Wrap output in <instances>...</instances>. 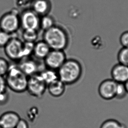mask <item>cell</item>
<instances>
[{
	"mask_svg": "<svg viewBox=\"0 0 128 128\" xmlns=\"http://www.w3.org/2000/svg\"><path fill=\"white\" fill-rule=\"evenodd\" d=\"M43 40L51 50H64L70 43V38L66 30L63 27L56 25L44 31Z\"/></svg>",
	"mask_w": 128,
	"mask_h": 128,
	"instance_id": "1",
	"label": "cell"
},
{
	"mask_svg": "<svg viewBox=\"0 0 128 128\" xmlns=\"http://www.w3.org/2000/svg\"><path fill=\"white\" fill-rule=\"evenodd\" d=\"M82 67L75 59H67L58 70L59 79L66 85H72L80 80L82 74Z\"/></svg>",
	"mask_w": 128,
	"mask_h": 128,
	"instance_id": "2",
	"label": "cell"
},
{
	"mask_svg": "<svg viewBox=\"0 0 128 128\" xmlns=\"http://www.w3.org/2000/svg\"><path fill=\"white\" fill-rule=\"evenodd\" d=\"M7 88L16 93L21 94L26 91L28 77L21 71L18 64H10L4 76Z\"/></svg>",
	"mask_w": 128,
	"mask_h": 128,
	"instance_id": "3",
	"label": "cell"
},
{
	"mask_svg": "<svg viewBox=\"0 0 128 128\" xmlns=\"http://www.w3.org/2000/svg\"><path fill=\"white\" fill-rule=\"evenodd\" d=\"M20 27V14L13 10L3 14L0 18V30L12 35Z\"/></svg>",
	"mask_w": 128,
	"mask_h": 128,
	"instance_id": "4",
	"label": "cell"
},
{
	"mask_svg": "<svg viewBox=\"0 0 128 128\" xmlns=\"http://www.w3.org/2000/svg\"><path fill=\"white\" fill-rule=\"evenodd\" d=\"M4 48L6 55L11 60L20 62L24 59L23 41L19 38L12 37Z\"/></svg>",
	"mask_w": 128,
	"mask_h": 128,
	"instance_id": "5",
	"label": "cell"
},
{
	"mask_svg": "<svg viewBox=\"0 0 128 128\" xmlns=\"http://www.w3.org/2000/svg\"><path fill=\"white\" fill-rule=\"evenodd\" d=\"M47 85L39 73L28 77L26 91L31 96L41 98L47 90Z\"/></svg>",
	"mask_w": 128,
	"mask_h": 128,
	"instance_id": "6",
	"label": "cell"
},
{
	"mask_svg": "<svg viewBox=\"0 0 128 128\" xmlns=\"http://www.w3.org/2000/svg\"><path fill=\"white\" fill-rule=\"evenodd\" d=\"M20 27L25 30L38 31L40 29V17L31 8L25 9L20 14Z\"/></svg>",
	"mask_w": 128,
	"mask_h": 128,
	"instance_id": "7",
	"label": "cell"
},
{
	"mask_svg": "<svg viewBox=\"0 0 128 128\" xmlns=\"http://www.w3.org/2000/svg\"><path fill=\"white\" fill-rule=\"evenodd\" d=\"M67 59L64 50H51L44 61L46 68L58 71Z\"/></svg>",
	"mask_w": 128,
	"mask_h": 128,
	"instance_id": "8",
	"label": "cell"
},
{
	"mask_svg": "<svg viewBox=\"0 0 128 128\" xmlns=\"http://www.w3.org/2000/svg\"><path fill=\"white\" fill-rule=\"evenodd\" d=\"M117 83L112 78L102 81L98 86V92L103 99L110 100L115 98L116 88Z\"/></svg>",
	"mask_w": 128,
	"mask_h": 128,
	"instance_id": "9",
	"label": "cell"
},
{
	"mask_svg": "<svg viewBox=\"0 0 128 128\" xmlns=\"http://www.w3.org/2000/svg\"><path fill=\"white\" fill-rule=\"evenodd\" d=\"M18 65L21 71L28 77L40 72V66L38 62L30 58L20 60Z\"/></svg>",
	"mask_w": 128,
	"mask_h": 128,
	"instance_id": "10",
	"label": "cell"
},
{
	"mask_svg": "<svg viewBox=\"0 0 128 128\" xmlns=\"http://www.w3.org/2000/svg\"><path fill=\"white\" fill-rule=\"evenodd\" d=\"M110 75L117 83L124 84L128 80V66L119 63L116 64L111 70Z\"/></svg>",
	"mask_w": 128,
	"mask_h": 128,
	"instance_id": "11",
	"label": "cell"
},
{
	"mask_svg": "<svg viewBox=\"0 0 128 128\" xmlns=\"http://www.w3.org/2000/svg\"><path fill=\"white\" fill-rule=\"evenodd\" d=\"M20 119L19 114L16 112H4L0 116V128H15Z\"/></svg>",
	"mask_w": 128,
	"mask_h": 128,
	"instance_id": "12",
	"label": "cell"
},
{
	"mask_svg": "<svg viewBox=\"0 0 128 128\" xmlns=\"http://www.w3.org/2000/svg\"><path fill=\"white\" fill-rule=\"evenodd\" d=\"M30 8L41 17L49 14L52 9V3L50 0H32Z\"/></svg>",
	"mask_w": 128,
	"mask_h": 128,
	"instance_id": "13",
	"label": "cell"
},
{
	"mask_svg": "<svg viewBox=\"0 0 128 128\" xmlns=\"http://www.w3.org/2000/svg\"><path fill=\"white\" fill-rule=\"evenodd\" d=\"M50 50V46L44 40H39L34 43L32 55L36 59L44 60Z\"/></svg>",
	"mask_w": 128,
	"mask_h": 128,
	"instance_id": "14",
	"label": "cell"
},
{
	"mask_svg": "<svg viewBox=\"0 0 128 128\" xmlns=\"http://www.w3.org/2000/svg\"><path fill=\"white\" fill-rule=\"evenodd\" d=\"M47 90L51 96L54 98H59L65 92L66 85L59 79L48 85Z\"/></svg>",
	"mask_w": 128,
	"mask_h": 128,
	"instance_id": "15",
	"label": "cell"
},
{
	"mask_svg": "<svg viewBox=\"0 0 128 128\" xmlns=\"http://www.w3.org/2000/svg\"><path fill=\"white\" fill-rule=\"evenodd\" d=\"M39 74L47 86L59 80L58 71L49 68H46L40 71Z\"/></svg>",
	"mask_w": 128,
	"mask_h": 128,
	"instance_id": "16",
	"label": "cell"
},
{
	"mask_svg": "<svg viewBox=\"0 0 128 128\" xmlns=\"http://www.w3.org/2000/svg\"><path fill=\"white\" fill-rule=\"evenodd\" d=\"M55 25L54 18L50 14H46L40 17V29L44 31L48 30Z\"/></svg>",
	"mask_w": 128,
	"mask_h": 128,
	"instance_id": "17",
	"label": "cell"
},
{
	"mask_svg": "<svg viewBox=\"0 0 128 128\" xmlns=\"http://www.w3.org/2000/svg\"><path fill=\"white\" fill-rule=\"evenodd\" d=\"M37 30H23L22 35L23 42L35 43L36 42L38 38V34Z\"/></svg>",
	"mask_w": 128,
	"mask_h": 128,
	"instance_id": "18",
	"label": "cell"
},
{
	"mask_svg": "<svg viewBox=\"0 0 128 128\" xmlns=\"http://www.w3.org/2000/svg\"><path fill=\"white\" fill-rule=\"evenodd\" d=\"M100 128H127L126 126L116 119H107L102 123Z\"/></svg>",
	"mask_w": 128,
	"mask_h": 128,
	"instance_id": "19",
	"label": "cell"
},
{
	"mask_svg": "<svg viewBox=\"0 0 128 128\" xmlns=\"http://www.w3.org/2000/svg\"><path fill=\"white\" fill-rule=\"evenodd\" d=\"M118 63L128 66V48L122 47L118 53Z\"/></svg>",
	"mask_w": 128,
	"mask_h": 128,
	"instance_id": "20",
	"label": "cell"
},
{
	"mask_svg": "<svg viewBox=\"0 0 128 128\" xmlns=\"http://www.w3.org/2000/svg\"><path fill=\"white\" fill-rule=\"evenodd\" d=\"M128 94L124 84L117 83L116 88L115 98L118 100L124 99Z\"/></svg>",
	"mask_w": 128,
	"mask_h": 128,
	"instance_id": "21",
	"label": "cell"
},
{
	"mask_svg": "<svg viewBox=\"0 0 128 128\" xmlns=\"http://www.w3.org/2000/svg\"><path fill=\"white\" fill-rule=\"evenodd\" d=\"M12 37V35L0 30V48H4Z\"/></svg>",
	"mask_w": 128,
	"mask_h": 128,
	"instance_id": "22",
	"label": "cell"
},
{
	"mask_svg": "<svg viewBox=\"0 0 128 128\" xmlns=\"http://www.w3.org/2000/svg\"><path fill=\"white\" fill-rule=\"evenodd\" d=\"M34 43L23 42V54L24 59L30 58L32 54Z\"/></svg>",
	"mask_w": 128,
	"mask_h": 128,
	"instance_id": "23",
	"label": "cell"
},
{
	"mask_svg": "<svg viewBox=\"0 0 128 128\" xmlns=\"http://www.w3.org/2000/svg\"><path fill=\"white\" fill-rule=\"evenodd\" d=\"M10 64L6 59L0 57V76H4L9 69Z\"/></svg>",
	"mask_w": 128,
	"mask_h": 128,
	"instance_id": "24",
	"label": "cell"
},
{
	"mask_svg": "<svg viewBox=\"0 0 128 128\" xmlns=\"http://www.w3.org/2000/svg\"><path fill=\"white\" fill-rule=\"evenodd\" d=\"M38 110L37 108L32 107L27 112V117L30 121L33 122L38 117Z\"/></svg>",
	"mask_w": 128,
	"mask_h": 128,
	"instance_id": "25",
	"label": "cell"
},
{
	"mask_svg": "<svg viewBox=\"0 0 128 128\" xmlns=\"http://www.w3.org/2000/svg\"><path fill=\"white\" fill-rule=\"evenodd\" d=\"M119 42L122 47L128 48V30L122 34L119 38Z\"/></svg>",
	"mask_w": 128,
	"mask_h": 128,
	"instance_id": "26",
	"label": "cell"
},
{
	"mask_svg": "<svg viewBox=\"0 0 128 128\" xmlns=\"http://www.w3.org/2000/svg\"><path fill=\"white\" fill-rule=\"evenodd\" d=\"M10 95L8 91L0 94V106L6 105L9 102Z\"/></svg>",
	"mask_w": 128,
	"mask_h": 128,
	"instance_id": "27",
	"label": "cell"
},
{
	"mask_svg": "<svg viewBox=\"0 0 128 128\" xmlns=\"http://www.w3.org/2000/svg\"><path fill=\"white\" fill-rule=\"evenodd\" d=\"M7 88L4 76H0V94L7 90Z\"/></svg>",
	"mask_w": 128,
	"mask_h": 128,
	"instance_id": "28",
	"label": "cell"
},
{
	"mask_svg": "<svg viewBox=\"0 0 128 128\" xmlns=\"http://www.w3.org/2000/svg\"><path fill=\"white\" fill-rule=\"evenodd\" d=\"M15 128H30V126L26 120L20 118Z\"/></svg>",
	"mask_w": 128,
	"mask_h": 128,
	"instance_id": "29",
	"label": "cell"
},
{
	"mask_svg": "<svg viewBox=\"0 0 128 128\" xmlns=\"http://www.w3.org/2000/svg\"><path fill=\"white\" fill-rule=\"evenodd\" d=\"M32 0H16V2L18 4V6H25L28 3H31Z\"/></svg>",
	"mask_w": 128,
	"mask_h": 128,
	"instance_id": "30",
	"label": "cell"
},
{
	"mask_svg": "<svg viewBox=\"0 0 128 128\" xmlns=\"http://www.w3.org/2000/svg\"><path fill=\"white\" fill-rule=\"evenodd\" d=\"M124 84L126 88V91H127L128 94V80L124 83Z\"/></svg>",
	"mask_w": 128,
	"mask_h": 128,
	"instance_id": "31",
	"label": "cell"
}]
</instances>
